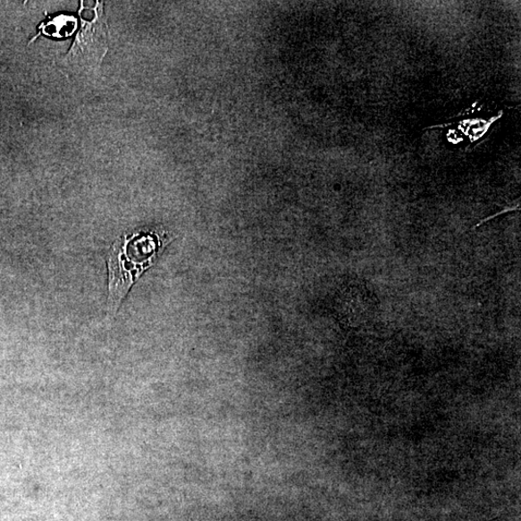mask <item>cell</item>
<instances>
[{"instance_id": "cell-1", "label": "cell", "mask_w": 521, "mask_h": 521, "mask_svg": "<svg viewBox=\"0 0 521 521\" xmlns=\"http://www.w3.org/2000/svg\"><path fill=\"white\" fill-rule=\"evenodd\" d=\"M150 235L133 234L118 239L108 254V312L114 314L130 288L144 271L155 250Z\"/></svg>"}]
</instances>
